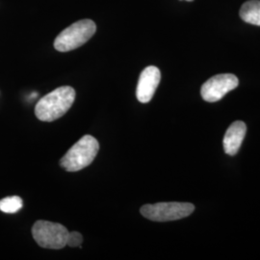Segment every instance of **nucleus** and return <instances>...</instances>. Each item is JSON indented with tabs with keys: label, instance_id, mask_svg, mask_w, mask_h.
I'll return each mask as SVG.
<instances>
[{
	"label": "nucleus",
	"instance_id": "1",
	"mask_svg": "<svg viewBox=\"0 0 260 260\" xmlns=\"http://www.w3.org/2000/svg\"><path fill=\"white\" fill-rule=\"evenodd\" d=\"M75 100V91L73 87H59L39 101L35 107V115L40 121H55L69 111Z\"/></svg>",
	"mask_w": 260,
	"mask_h": 260
},
{
	"label": "nucleus",
	"instance_id": "2",
	"mask_svg": "<svg viewBox=\"0 0 260 260\" xmlns=\"http://www.w3.org/2000/svg\"><path fill=\"white\" fill-rule=\"evenodd\" d=\"M100 149L98 140L85 135L74 145L60 160V165L68 172H78L88 167L96 156Z\"/></svg>",
	"mask_w": 260,
	"mask_h": 260
},
{
	"label": "nucleus",
	"instance_id": "3",
	"mask_svg": "<svg viewBox=\"0 0 260 260\" xmlns=\"http://www.w3.org/2000/svg\"><path fill=\"white\" fill-rule=\"evenodd\" d=\"M96 31L92 19H82L63 30L54 41V47L60 52H68L83 46Z\"/></svg>",
	"mask_w": 260,
	"mask_h": 260
},
{
	"label": "nucleus",
	"instance_id": "4",
	"mask_svg": "<svg viewBox=\"0 0 260 260\" xmlns=\"http://www.w3.org/2000/svg\"><path fill=\"white\" fill-rule=\"evenodd\" d=\"M195 206L189 203H158L141 207V214L153 222L177 221L188 217L194 212Z\"/></svg>",
	"mask_w": 260,
	"mask_h": 260
},
{
	"label": "nucleus",
	"instance_id": "5",
	"mask_svg": "<svg viewBox=\"0 0 260 260\" xmlns=\"http://www.w3.org/2000/svg\"><path fill=\"white\" fill-rule=\"evenodd\" d=\"M32 235L40 247L60 250L67 246L69 232L60 223L38 221L32 228Z\"/></svg>",
	"mask_w": 260,
	"mask_h": 260
},
{
	"label": "nucleus",
	"instance_id": "6",
	"mask_svg": "<svg viewBox=\"0 0 260 260\" xmlns=\"http://www.w3.org/2000/svg\"><path fill=\"white\" fill-rule=\"evenodd\" d=\"M239 85L238 78L232 74L217 75L208 79L201 89V94L207 103H216L222 100Z\"/></svg>",
	"mask_w": 260,
	"mask_h": 260
},
{
	"label": "nucleus",
	"instance_id": "7",
	"mask_svg": "<svg viewBox=\"0 0 260 260\" xmlns=\"http://www.w3.org/2000/svg\"><path fill=\"white\" fill-rule=\"evenodd\" d=\"M161 80V73L154 66L147 67L140 75L136 96L140 103H148L153 98Z\"/></svg>",
	"mask_w": 260,
	"mask_h": 260
},
{
	"label": "nucleus",
	"instance_id": "8",
	"mask_svg": "<svg viewBox=\"0 0 260 260\" xmlns=\"http://www.w3.org/2000/svg\"><path fill=\"white\" fill-rule=\"evenodd\" d=\"M247 125L241 121H234L226 130L223 137V150L226 154L233 156L241 148L242 143L246 136Z\"/></svg>",
	"mask_w": 260,
	"mask_h": 260
},
{
	"label": "nucleus",
	"instance_id": "9",
	"mask_svg": "<svg viewBox=\"0 0 260 260\" xmlns=\"http://www.w3.org/2000/svg\"><path fill=\"white\" fill-rule=\"evenodd\" d=\"M240 17L247 23L260 26L259 0H250L245 2L240 9Z\"/></svg>",
	"mask_w": 260,
	"mask_h": 260
},
{
	"label": "nucleus",
	"instance_id": "10",
	"mask_svg": "<svg viewBox=\"0 0 260 260\" xmlns=\"http://www.w3.org/2000/svg\"><path fill=\"white\" fill-rule=\"evenodd\" d=\"M23 205L22 200L18 196L8 197L0 201V210L4 213H16Z\"/></svg>",
	"mask_w": 260,
	"mask_h": 260
},
{
	"label": "nucleus",
	"instance_id": "11",
	"mask_svg": "<svg viewBox=\"0 0 260 260\" xmlns=\"http://www.w3.org/2000/svg\"><path fill=\"white\" fill-rule=\"evenodd\" d=\"M83 241V237L81 235V233H77V232H73V233H69L68 235V240H67V246L69 247H80Z\"/></svg>",
	"mask_w": 260,
	"mask_h": 260
},
{
	"label": "nucleus",
	"instance_id": "12",
	"mask_svg": "<svg viewBox=\"0 0 260 260\" xmlns=\"http://www.w3.org/2000/svg\"><path fill=\"white\" fill-rule=\"evenodd\" d=\"M186 1H193V0H186Z\"/></svg>",
	"mask_w": 260,
	"mask_h": 260
}]
</instances>
